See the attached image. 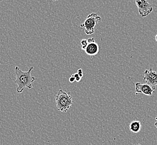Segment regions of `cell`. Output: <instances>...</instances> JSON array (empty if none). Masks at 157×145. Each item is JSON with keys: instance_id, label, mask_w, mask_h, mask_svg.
<instances>
[{"instance_id": "obj_3", "label": "cell", "mask_w": 157, "mask_h": 145, "mask_svg": "<svg viewBox=\"0 0 157 145\" xmlns=\"http://www.w3.org/2000/svg\"><path fill=\"white\" fill-rule=\"evenodd\" d=\"M101 21V17L97 13H91L87 16L84 22L80 26L85 28V33L86 35H91L95 33V27Z\"/></svg>"}, {"instance_id": "obj_1", "label": "cell", "mask_w": 157, "mask_h": 145, "mask_svg": "<svg viewBox=\"0 0 157 145\" xmlns=\"http://www.w3.org/2000/svg\"><path fill=\"white\" fill-rule=\"evenodd\" d=\"M33 69V67H30L27 72L22 71L19 67L16 66L15 72L16 76V79L15 83L17 85V93L20 94L22 93L25 88L31 89L33 88V83L38 78H36L31 75V72Z\"/></svg>"}, {"instance_id": "obj_6", "label": "cell", "mask_w": 157, "mask_h": 145, "mask_svg": "<svg viewBox=\"0 0 157 145\" xmlns=\"http://www.w3.org/2000/svg\"><path fill=\"white\" fill-rule=\"evenodd\" d=\"M136 94L143 93L147 96H151L154 92L155 87H153L147 84H141L140 83H136Z\"/></svg>"}, {"instance_id": "obj_5", "label": "cell", "mask_w": 157, "mask_h": 145, "mask_svg": "<svg viewBox=\"0 0 157 145\" xmlns=\"http://www.w3.org/2000/svg\"><path fill=\"white\" fill-rule=\"evenodd\" d=\"M143 79L145 84L155 87L157 85V72L154 71L152 68L149 70H145Z\"/></svg>"}, {"instance_id": "obj_10", "label": "cell", "mask_w": 157, "mask_h": 145, "mask_svg": "<svg viewBox=\"0 0 157 145\" xmlns=\"http://www.w3.org/2000/svg\"><path fill=\"white\" fill-rule=\"evenodd\" d=\"M73 76H74V77L75 79V82H80V80H82V78H81L80 76H78V73H75V74H73Z\"/></svg>"}, {"instance_id": "obj_2", "label": "cell", "mask_w": 157, "mask_h": 145, "mask_svg": "<svg viewBox=\"0 0 157 145\" xmlns=\"http://www.w3.org/2000/svg\"><path fill=\"white\" fill-rule=\"evenodd\" d=\"M56 106L59 111L67 112L73 105V100L70 92L60 89L55 97Z\"/></svg>"}, {"instance_id": "obj_8", "label": "cell", "mask_w": 157, "mask_h": 145, "mask_svg": "<svg viewBox=\"0 0 157 145\" xmlns=\"http://www.w3.org/2000/svg\"><path fill=\"white\" fill-rule=\"evenodd\" d=\"M141 122L138 121H133L129 125L130 131L133 133H138L141 130Z\"/></svg>"}, {"instance_id": "obj_9", "label": "cell", "mask_w": 157, "mask_h": 145, "mask_svg": "<svg viewBox=\"0 0 157 145\" xmlns=\"http://www.w3.org/2000/svg\"><path fill=\"white\" fill-rule=\"evenodd\" d=\"M88 40H82V41H81V45H82V49L83 50H85L86 49L87 46H88Z\"/></svg>"}, {"instance_id": "obj_16", "label": "cell", "mask_w": 157, "mask_h": 145, "mask_svg": "<svg viewBox=\"0 0 157 145\" xmlns=\"http://www.w3.org/2000/svg\"><path fill=\"white\" fill-rule=\"evenodd\" d=\"M140 145V144H139V145Z\"/></svg>"}, {"instance_id": "obj_14", "label": "cell", "mask_w": 157, "mask_h": 145, "mask_svg": "<svg viewBox=\"0 0 157 145\" xmlns=\"http://www.w3.org/2000/svg\"><path fill=\"white\" fill-rule=\"evenodd\" d=\"M155 40H156V41H157V35H156V36H155Z\"/></svg>"}, {"instance_id": "obj_15", "label": "cell", "mask_w": 157, "mask_h": 145, "mask_svg": "<svg viewBox=\"0 0 157 145\" xmlns=\"http://www.w3.org/2000/svg\"><path fill=\"white\" fill-rule=\"evenodd\" d=\"M155 120H157V117H156V118H155Z\"/></svg>"}, {"instance_id": "obj_11", "label": "cell", "mask_w": 157, "mask_h": 145, "mask_svg": "<svg viewBox=\"0 0 157 145\" xmlns=\"http://www.w3.org/2000/svg\"><path fill=\"white\" fill-rule=\"evenodd\" d=\"M78 74V76H80L81 78L83 77V72H82V69H79L78 70V72H77Z\"/></svg>"}, {"instance_id": "obj_12", "label": "cell", "mask_w": 157, "mask_h": 145, "mask_svg": "<svg viewBox=\"0 0 157 145\" xmlns=\"http://www.w3.org/2000/svg\"><path fill=\"white\" fill-rule=\"evenodd\" d=\"M69 82H70V83H74V82H75V79L74 77L73 74L72 76H71V77L70 78Z\"/></svg>"}, {"instance_id": "obj_4", "label": "cell", "mask_w": 157, "mask_h": 145, "mask_svg": "<svg viewBox=\"0 0 157 145\" xmlns=\"http://www.w3.org/2000/svg\"><path fill=\"white\" fill-rule=\"evenodd\" d=\"M136 3L138 9L139 14L142 18H145L153 11V7L147 1L136 0Z\"/></svg>"}, {"instance_id": "obj_7", "label": "cell", "mask_w": 157, "mask_h": 145, "mask_svg": "<svg viewBox=\"0 0 157 145\" xmlns=\"http://www.w3.org/2000/svg\"><path fill=\"white\" fill-rule=\"evenodd\" d=\"M88 40V44L85 52L86 54L90 56H94L98 54L99 51V46L94 37H90Z\"/></svg>"}, {"instance_id": "obj_13", "label": "cell", "mask_w": 157, "mask_h": 145, "mask_svg": "<svg viewBox=\"0 0 157 145\" xmlns=\"http://www.w3.org/2000/svg\"><path fill=\"white\" fill-rule=\"evenodd\" d=\"M154 125H155V127H157V122L155 123H154Z\"/></svg>"}]
</instances>
